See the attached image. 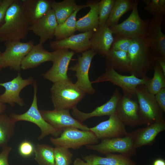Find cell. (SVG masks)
<instances>
[{"mask_svg":"<svg viewBox=\"0 0 165 165\" xmlns=\"http://www.w3.org/2000/svg\"><path fill=\"white\" fill-rule=\"evenodd\" d=\"M44 119L54 127L62 130L68 127H75L80 130L89 131L90 128L72 116L69 110H40Z\"/></svg>","mask_w":165,"mask_h":165,"instance_id":"9a60e30c","label":"cell"},{"mask_svg":"<svg viewBox=\"0 0 165 165\" xmlns=\"http://www.w3.org/2000/svg\"><path fill=\"white\" fill-rule=\"evenodd\" d=\"M113 34L109 27L106 25L99 26L90 39V49L93 50L97 54L105 57L113 42Z\"/></svg>","mask_w":165,"mask_h":165,"instance_id":"7402d4cb","label":"cell"},{"mask_svg":"<svg viewBox=\"0 0 165 165\" xmlns=\"http://www.w3.org/2000/svg\"><path fill=\"white\" fill-rule=\"evenodd\" d=\"M54 109H72L84 97L85 93L69 79L54 83L50 89Z\"/></svg>","mask_w":165,"mask_h":165,"instance_id":"3957f363","label":"cell"},{"mask_svg":"<svg viewBox=\"0 0 165 165\" xmlns=\"http://www.w3.org/2000/svg\"><path fill=\"white\" fill-rule=\"evenodd\" d=\"M54 165H71L73 154L68 149L55 146L54 150Z\"/></svg>","mask_w":165,"mask_h":165,"instance_id":"e575fe53","label":"cell"},{"mask_svg":"<svg viewBox=\"0 0 165 165\" xmlns=\"http://www.w3.org/2000/svg\"><path fill=\"white\" fill-rule=\"evenodd\" d=\"M132 39L127 38L115 36L111 48L115 50L127 53L130 46Z\"/></svg>","mask_w":165,"mask_h":165,"instance_id":"8d00e7d4","label":"cell"},{"mask_svg":"<svg viewBox=\"0 0 165 165\" xmlns=\"http://www.w3.org/2000/svg\"><path fill=\"white\" fill-rule=\"evenodd\" d=\"M35 147L32 142L25 140L19 144L18 152L21 156L25 158L29 157L34 153Z\"/></svg>","mask_w":165,"mask_h":165,"instance_id":"74e56055","label":"cell"},{"mask_svg":"<svg viewBox=\"0 0 165 165\" xmlns=\"http://www.w3.org/2000/svg\"><path fill=\"white\" fill-rule=\"evenodd\" d=\"M16 122L10 116L0 114V146L2 148L7 144L14 135Z\"/></svg>","mask_w":165,"mask_h":165,"instance_id":"4dcf8cb0","label":"cell"},{"mask_svg":"<svg viewBox=\"0 0 165 165\" xmlns=\"http://www.w3.org/2000/svg\"><path fill=\"white\" fill-rule=\"evenodd\" d=\"M89 165H137L130 157L118 154H108L105 157L96 155L83 156Z\"/></svg>","mask_w":165,"mask_h":165,"instance_id":"484cf974","label":"cell"},{"mask_svg":"<svg viewBox=\"0 0 165 165\" xmlns=\"http://www.w3.org/2000/svg\"><path fill=\"white\" fill-rule=\"evenodd\" d=\"M12 147L8 145L2 147L0 153V165H10L8 161V156Z\"/></svg>","mask_w":165,"mask_h":165,"instance_id":"60d3db41","label":"cell"},{"mask_svg":"<svg viewBox=\"0 0 165 165\" xmlns=\"http://www.w3.org/2000/svg\"><path fill=\"white\" fill-rule=\"evenodd\" d=\"M15 0H3L0 5V27L3 24L7 10Z\"/></svg>","mask_w":165,"mask_h":165,"instance_id":"f35d334b","label":"cell"},{"mask_svg":"<svg viewBox=\"0 0 165 165\" xmlns=\"http://www.w3.org/2000/svg\"><path fill=\"white\" fill-rule=\"evenodd\" d=\"M78 6L75 0H64L61 2L52 0L51 3V9L54 12L58 24L65 21Z\"/></svg>","mask_w":165,"mask_h":165,"instance_id":"f1b7e54d","label":"cell"},{"mask_svg":"<svg viewBox=\"0 0 165 165\" xmlns=\"http://www.w3.org/2000/svg\"><path fill=\"white\" fill-rule=\"evenodd\" d=\"M140 116L144 125L148 126L156 123L164 122L163 112L156 102L155 96L148 91L144 84L136 88Z\"/></svg>","mask_w":165,"mask_h":165,"instance_id":"5b68a950","label":"cell"},{"mask_svg":"<svg viewBox=\"0 0 165 165\" xmlns=\"http://www.w3.org/2000/svg\"><path fill=\"white\" fill-rule=\"evenodd\" d=\"M106 67L113 68L120 73H129V61L127 53L111 48L105 57Z\"/></svg>","mask_w":165,"mask_h":165,"instance_id":"4316f807","label":"cell"},{"mask_svg":"<svg viewBox=\"0 0 165 165\" xmlns=\"http://www.w3.org/2000/svg\"><path fill=\"white\" fill-rule=\"evenodd\" d=\"M51 142L55 146L76 149L83 145H95L99 140L91 131H85L75 127H68L63 130L60 135L51 137Z\"/></svg>","mask_w":165,"mask_h":165,"instance_id":"52a82bcc","label":"cell"},{"mask_svg":"<svg viewBox=\"0 0 165 165\" xmlns=\"http://www.w3.org/2000/svg\"><path fill=\"white\" fill-rule=\"evenodd\" d=\"M139 1L134 0L132 12L123 22L109 27L116 36L133 38L145 37L150 19L143 20L138 10Z\"/></svg>","mask_w":165,"mask_h":165,"instance_id":"8992f818","label":"cell"},{"mask_svg":"<svg viewBox=\"0 0 165 165\" xmlns=\"http://www.w3.org/2000/svg\"><path fill=\"white\" fill-rule=\"evenodd\" d=\"M53 53L52 66L43 74V77L53 83L69 79L67 75L68 66L75 53L68 49H59Z\"/></svg>","mask_w":165,"mask_h":165,"instance_id":"4fadbf2b","label":"cell"},{"mask_svg":"<svg viewBox=\"0 0 165 165\" xmlns=\"http://www.w3.org/2000/svg\"><path fill=\"white\" fill-rule=\"evenodd\" d=\"M34 81L31 77L23 79L20 73H18L17 76L11 81L0 83V86L3 87L5 90V92L0 95V101L13 107L16 104L20 107L24 106V101L20 97V93L24 88L33 84Z\"/></svg>","mask_w":165,"mask_h":165,"instance_id":"5bb4252c","label":"cell"},{"mask_svg":"<svg viewBox=\"0 0 165 165\" xmlns=\"http://www.w3.org/2000/svg\"><path fill=\"white\" fill-rule=\"evenodd\" d=\"M127 54L130 75L141 79L153 70L156 56L145 37L133 39Z\"/></svg>","mask_w":165,"mask_h":165,"instance_id":"7a4b0ae2","label":"cell"},{"mask_svg":"<svg viewBox=\"0 0 165 165\" xmlns=\"http://www.w3.org/2000/svg\"><path fill=\"white\" fill-rule=\"evenodd\" d=\"M165 130V122L156 123L128 133L127 135L137 149L144 146L152 145L157 135Z\"/></svg>","mask_w":165,"mask_h":165,"instance_id":"ffe728a7","label":"cell"},{"mask_svg":"<svg viewBox=\"0 0 165 165\" xmlns=\"http://www.w3.org/2000/svg\"><path fill=\"white\" fill-rule=\"evenodd\" d=\"M151 79L147 76L141 79L133 75H123L113 68L106 67L105 72L91 82L92 84L109 82L120 87L123 90V94L134 95L137 86L141 84L147 85Z\"/></svg>","mask_w":165,"mask_h":165,"instance_id":"ba28073f","label":"cell"},{"mask_svg":"<svg viewBox=\"0 0 165 165\" xmlns=\"http://www.w3.org/2000/svg\"><path fill=\"white\" fill-rule=\"evenodd\" d=\"M94 31L74 35L66 38L50 42V46L54 50L70 49L76 53H82L90 49V39Z\"/></svg>","mask_w":165,"mask_h":165,"instance_id":"ac0fdd59","label":"cell"},{"mask_svg":"<svg viewBox=\"0 0 165 165\" xmlns=\"http://www.w3.org/2000/svg\"><path fill=\"white\" fill-rule=\"evenodd\" d=\"M3 68L2 52L0 51V71L2 68Z\"/></svg>","mask_w":165,"mask_h":165,"instance_id":"bcb514c9","label":"cell"},{"mask_svg":"<svg viewBox=\"0 0 165 165\" xmlns=\"http://www.w3.org/2000/svg\"><path fill=\"white\" fill-rule=\"evenodd\" d=\"M73 165H89L88 163L81 159L77 158L74 160Z\"/></svg>","mask_w":165,"mask_h":165,"instance_id":"7bdbcfd3","label":"cell"},{"mask_svg":"<svg viewBox=\"0 0 165 165\" xmlns=\"http://www.w3.org/2000/svg\"><path fill=\"white\" fill-rule=\"evenodd\" d=\"M86 7V5H79L74 13L65 21L58 24L54 36L56 40H61L74 35L77 31V14L80 10Z\"/></svg>","mask_w":165,"mask_h":165,"instance_id":"83f0119b","label":"cell"},{"mask_svg":"<svg viewBox=\"0 0 165 165\" xmlns=\"http://www.w3.org/2000/svg\"><path fill=\"white\" fill-rule=\"evenodd\" d=\"M87 149L96 151L104 155L118 153L128 157L136 154L137 148L130 136L106 138L95 145L86 146Z\"/></svg>","mask_w":165,"mask_h":165,"instance_id":"9c48e42d","label":"cell"},{"mask_svg":"<svg viewBox=\"0 0 165 165\" xmlns=\"http://www.w3.org/2000/svg\"><path fill=\"white\" fill-rule=\"evenodd\" d=\"M97 0H89L86 7L90 9L86 15L79 18L76 21V30L85 32L94 31L99 27L98 3Z\"/></svg>","mask_w":165,"mask_h":165,"instance_id":"d4e9b609","label":"cell"},{"mask_svg":"<svg viewBox=\"0 0 165 165\" xmlns=\"http://www.w3.org/2000/svg\"><path fill=\"white\" fill-rule=\"evenodd\" d=\"M156 59L165 75V57H156Z\"/></svg>","mask_w":165,"mask_h":165,"instance_id":"b9f144b4","label":"cell"},{"mask_svg":"<svg viewBox=\"0 0 165 165\" xmlns=\"http://www.w3.org/2000/svg\"><path fill=\"white\" fill-rule=\"evenodd\" d=\"M33 85L34 96L33 101L28 109L21 114L13 113L10 117L16 122L19 121H26L33 123L38 126L41 133L38 140H41L46 136L51 135L56 138L58 137L62 130L54 127L48 123L43 118L38 106L37 93V84L35 81Z\"/></svg>","mask_w":165,"mask_h":165,"instance_id":"277c9868","label":"cell"},{"mask_svg":"<svg viewBox=\"0 0 165 165\" xmlns=\"http://www.w3.org/2000/svg\"><path fill=\"white\" fill-rule=\"evenodd\" d=\"M153 165H165V161L162 158H157L154 161Z\"/></svg>","mask_w":165,"mask_h":165,"instance_id":"ee69618b","label":"cell"},{"mask_svg":"<svg viewBox=\"0 0 165 165\" xmlns=\"http://www.w3.org/2000/svg\"><path fill=\"white\" fill-rule=\"evenodd\" d=\"M3 0H0V5L1 4V3L2 2Z\"/></svg>","mask_w":165,"mask_h":165,"instance_id":"7dc6e473","label":"cell"},{"mask_svg":"<svg viewBox=\"0 0 165 165\" xmlns=\"http://www.w3.org/2000/svg\"><path fill=\"white\" fill-rule=\"evenodd\" d=\"M122 95L116 88L110 99L105 103L97 107L92 112L85 113L79 110L76 107L73 108L72 113L73 117L82 123L87 119L95 117L110 116L116 113L118 102Z\"/></svg>","mask_w":165,"mask_h":165,"instance_id":"d6986e66","label":"cell"},{"mask_svg":"<svg viewBox=\"0 0 165 165\" xmlns=\"http://www.w3.org/2000/svg\"><path fill=\"white\" fill-rule=\"evenodd\" d=\"M54 148L44 144L35 147V160L39 165H54Z\"/></svg>","mask_w":165,"mask_h":165,"instance_id":"1f68e13d","label":"cell"},{"mask_svg":"<svg viewBox=\"0 0 165 165\" xmlns=\"http://www.w3.org/2000/svg\"><path fill=\"white\" fill-rule=\"evenodd\" d=\"M153 70L152 78L145 85L148 91L152 94L155 95L162 89L165 88V75L156 61Z\"/></svg>","mask_w":165,"mask_h":165,"instance_id":"d6a6232c","label":"cell"},{"mask_svg":"<svg viewBox=\"0 0 165 165\" xmlns=\"http://www.w3.org/2000/svg\"><path fill=\"white\" fill-rule=\"evenodd\" d=\"M21 1L30 25L46 14L51 9L52 0Z\"/></svg>","mask_w":165,"mask_h":165,"instance_id":"cb8c5ba5","label":"cell"},{"mask_svg":"<svg viewBox=\"0 0 165 165\" xmlns=\"http://www.w3.org/2000/svg\"><path fill=\"white\" fill-rule=\"evenodd\" d=\"M58 24L54 12L51 9L46 14L30 25L29 30L39 37V43L43 44L54 37Z\"/></svg>","mask_w":165,"mask_h":165,"instance_id":"44dd1931","label":"cell"},{"mask_svg":"<svg viewBox=\"0 0 165 165\" xmlns=\"http://www.w3.org/2000/svg\"><path fill=\"white\" fill-rule=\"evenodd\" d=\"M5 50L2 53L3 68L19 72L22 61L34 45L31 40L26 42L20 41H9L5 42Z\"/></svg>","mask_w":165,"mask_h":165,"instance_id":"30bf717a","label":"cell"},{"mask_svg":"<svg viewBox=\"0 0 165 165\" xmlns=\"http://www.w3.org/2000/svg\"><path fill=\"white\" fill-rule=\"evenodd\" d=\"M96 54L91 49L84 52L81 56H78L77 62L68 68L76 72L75 85L85 94L90 95L94 94L95 90L90 80L89 72L92 59Z\"/></svg>","mask_w":165,"mask_h":165,"instance_id":"8fae6325","label":"cell"},{"mask_svg":"<svg viewBox=\"0 0 165 165\" xmlns=\"http://www.w3.org/2000/svg\"><path fill=\"white\" fill-rule=\"evenodd\" d=\"M115 0H101L98 3L99 26L105 25L110 15Z\"/></svg>","mask_w":165,"mask_h":165,"instance_id":"836d02e7","label":"cell"},{"mask_svg":"<svg viewBox=\"0 0 165 165\" xmlns=\"http://www.w3.org/2000/svg\"><path fill=\"white\" fill-rule=\"evenodd\" d=\"M6 109V107L5 104L2 102L0 101V114L4 113Z\"/></svg>","mask_w":165,"mask_h":165,"instance_id":"f6af8a7d","label":"cell"},{"mask_svg":"<svg viewBox=\"0 0 165 165\" xmlns=\"http://www.w3.org/2000/svg\"><path fill=\"white\" fill-rule=\"evenodd\" d=\"M155 100L163 112H165V88L161 89L154 95Z\"/></svg>","mask_w":165,"mask_h":165,"instance_id":"ab89813d","label":"cell"},{"mask_svg":"<svg viewBox=\"0 0 165 165\" xmlns=\"http://www.w3.org/2000/svg\"><path fill=\"white\" fill-rule=\"evenodd\" d=\"M53 58V52L48 51L44 48L43 44L39 43L34 45L24 58L21 62V68L26 70L34 68L45 62H52Z\"/></svg>","mask_w":165,"mask_h":165,"instance_id":"603a6c76","label":"cell"},{"mask_svg":"<svg viewBox=\"0 0 165 165\" xmlns=\"http://www.w3.org/2000/svg\"><path fill=\"white\" fill-rule=\"evenodd\" d=\"M30 26L21 0H15L8 9L0 27V41H20L28 35Z\"/></svg>","mask_w":165,"mask_h":165,"instance_id":"6da1fadb","label":"cell"},{"mask_svg":"<svg viewBox=\"0 0 165 165\" xmlns=\"http://www.w3.org/2000/svg\"><path fill=\"white\" fill-rule=\"evenodd\" d=\"M164 15H153L150 19L145 37L156 57H165V35L162 30Z\"/></svg>","mask_w":165,"mask_h":165,"instance_id":"2e32d148","label":"cell"},{"mask_svg":"<svg viewBox=\"0 0 165 165\" xmlns=\"http://www.w3.org/2000/svg\"><path fill=\"white\" fill-rule=\"evenodd\" d=\"M135 95L123 94L116 107L115 113L125 126L135 127L144 125L140 116L138 102L134 98Z\"/></svg>","mask_w":165,"mask_h":165,"instance_id":"7c38bea8","label":"cell"},{"mask_svg":"<svg viewBox=\"0 0 165 165\" xmlns=\"http://www.w3.org/2000/svg\"><path fill=\"white\" fill-rule=\"evenodd\" d=\"M90 130L99 140L122 137L127 135L128 133L125 125L116 113L109 116L108 120L90 128Z\"/></svg>","mask_w":165,"mask_h":165,"instance_id":"e0dca14e","label":"cell"},{"mask_svg":"<svg viewBox=\"0 0 165 165\" xmlns=\"http://www.w3.org/2000/svg\"><path fill=\"white\" fill-rule=\"evenodd\" d=\"M145 10L153 15L165 13V0H143Z\"/></svg>","mask_w":165,"mask_h":165,"instance_id":"d590c367","label":"cell"},{"mask_svg":"<svg viewBox=\"0 0 165 165\" xmlns=\"http://www.w3.org/2000/svg\"><path fill=\"white\" fill-rule=\"evenodd\" d=\"M134 3L133 0H115L105 25L110 27L118 24L121 17L126 13L132 10Z\"/></svg>","mask_w":165,"mask_h":165,"instance_id":"f546056e","label":"cell"}]
</instances>
